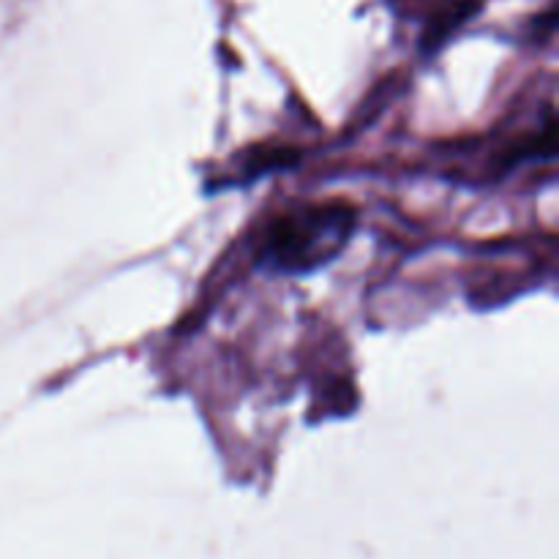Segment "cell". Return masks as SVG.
<instances>
[{
	"label": "cell",
	"instance_id": "1",
	"mask_svg": "<svg viewBox=\"0 0 559 559\" xmlns=\"http://www.w3.org/2000/svg\"><path fill=\"white\" fill-rule=\"evenodd\" d=\"M355 229V211L342 202L304 205L267 229L262 260L282 273H309L342 254Z\"/></svg>",
	"mask_w": 559,
	"mask_h": 559
}]
</instances>
